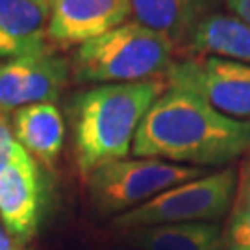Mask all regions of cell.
Returning a JSON list of instances; mask_svg holds the SVG:
<instances>
[{"instance_id": "cell-12", "label": "cell", "mask_w": 250, "mask_h": 250, "mask_svg": "<svg viewBox=\"0 0 250 250\" xmlns=\"http://www.w3.org/2000/svg\"><path fill=\"white\" fill-rule=\"evenodd\" d=\"M180 52L250 65V24L230 11H215L198 22Z\"/></svg>"}, {"instance_id": "cell-13", "label": "cell", "mask_w": 250, "mask_h": 250, "mask_svg": "<svg viewBox=\"0 0 250 250\" xmlns=\"http://www.w3.org/2000/svg\"><path fill=\"white\" fill-rule=\"evenodd\" d=\"M11 126L19 145L39 165L54 169L65 139V123L58 106L43 102L19 107L11 113Z\"/></svg>"}, {"instance_id": "cell-18", "label": "cell", "mask_w": 250, "mask_h": 250, "mask_svg": "<svg viewBox=\"0 0 250 250\" xmlns=\"http://www.w3.org/2000/svg\"><path fill=\"white\" fill-rule=\"evenodd\" d=\"M24 249V245L21 241H17L11 232L6 228V224L0 221V250H21Z\"/></svg>"}, {"instance_id": "cell-1", "label": "cell", "mask_w": 250, "mask_h": 250, "mask_svg": "<svg viewBox=\"0 0 250 250\" xmlns=\"http://www.w3.org/2000/svg\"><path fill=\"white\" fill-rule=\"evenodd\" d=\"M250 150V123L235 121L208 100L169 87L137 128L132 154L188 167H223Z\"/></svg>"}, {"instance_id": "cell-8", "label": "cell", "mask_w": 250, "mask_h": 250, "mask_svg": "<svg viewBox=\"0 0 250 250\" xmlns=\"http://www.w3.org/2000/svg\"><path fill=\"white\" fill-rule=\"evenodd\" d=\"M48 41L56 50L78 48L132 21V0H46Z\"/></svg>"}, {"instance_id": "cell-16", "label": "cell", "mask_w": 250, "mask_h": 250, "mask_svg": "<svg viewBox=\"0 0 250 250\" xmlns=\"http://www.w3.org/2000/svg\"><path fill=\"white\" fill-rule=\"evenodd\" d=\"M19 146L21 145L15 139L13 126H11V113L0 109V172L6 169L9 161L13 160Z\"/></svg>"}, {"instance_id": "cell-4", "label": "cell", "mask_w": 250, "mask_h": 250, "mask_svg": "<svg viewBox=\"0 0 250 250\" xmlns=\"http://www.w3.org/2000/svg\"><path fill=\"white\" fill-rule=\"evenodd\" d=\"M208 169L176 165L152 158L117 160L95 169L87 176L93 206L102 215H123L191 180L208 174Z\"/></svg>"}, {"instance_id": "cell-11", "label": "cell", "mask_w": 250, "mask_h": 250, "mask_svg": "<svg viewBox=\"0 0 250 250\" xmlns=\"http://www.w3.org/2000/svg\"><path fill=\"white\" fill-rule=\"evenodd\" d=\"M223 4L224 0H132V19L167 37L178 54L198 22L221 11Z\"/></svg>"}, {"instance_id": "cell-10", "label": "cell", "mask_w": 250, "mask_h": 250, "mask_svg": "<svg viewBox=\"0 0 250 250\" xmlns=\"http://www.w3.org/2000/svg\"><path fill=\"white\" fill-rule=\"evenodd\" d=\"M50 46L46 0H0V63Z\"/></svg>"}, {"instance_id": "cell-2", "label": "cell", "mask_w": 250, "mask_h": 250, "mask_svg": "<svg viewBox=\"0 0 250 250\" xmlns=\"http://www.w3.org/2000/svg\"><path fill=\"white\" fill-rule=\"evenodd\" d=\"M167 89L165 78L102 83L76 93L69 104L72 154L82 176L132 152L137 128Z\"/></svg>"}, {"instance_id": "cell-9", "label": "cell", "mask_w": 250, "mask_h": 250, "mask_svg": "<svg viewBox=\"0 0 250 250\" xmlns=\"http://www.w3.org/2000/svg\"><path fill=\"white\" fill-rule=\"evenodd\" d=\"M45 202V180L22 146L0 172V221L22 245L36 235Z\"/></svg>"}, {"instance_id": "cell-14", "label": "cell", "mask_w": 250, "mask_h": 250, "mask_svg": "<svg viewBox=\"0 0 250 250\" xmlns=\"http://www.w3.org/2000/svg\"><path fill=\"white\" fill-rule=\"evenodd\" d=\"M128 239L139 250H224V233L217 223L135 228L130 230Z\"/></svg>"}, {"instance_id": "cell-15", "label": "cell", "mask_w": 250, "mask_h": 250, "mask_svg": "<svg viewBox=\"0 0 250 250\" xmlns=\"http://www.w3.org/2000/svg\"><path fill=\"white\" fill-rule=\"evenodd\" d=\"M224 250H250V150L237 170V186L224 230Z\"/></svg>"}, {"instance_id": "cell-17", "label": "cell", "mask_w": 250, "mask_h": 250, "mask_svg": "<svg viewBox=\"0 0 250 250\" xmlns=\"http://www.w3.org/2000/svg\"><path fill=\"white\" fill-rule=\"evenodd\" d=\"M226 9L250 24V0H224Z\"/></svg>"}, {"instance_id": "cell-5", "label": "cell", "mask_w": 250, "mask_h": 250, "mask_svg": "<svg viewBox=\"0 0 250 250\" xmlns=\"http://www.w3.org/2000/svg\"><path fill=\"white\" fill-rule=\"evenodd\" d=\"M237 186V169L208 172L197 180L180 184L113 219L119 230H135L160 224L217 223L232 208Z\"/></svg>"}, {"instance_id": "cell-3", "label": "cell", "mask_w": 250, "mask_h": 250, "mask_svg": "<svg viewBox=\"0 0 250 250\" xmlns=\"http://www.w3.org/2000/svg\"><path fill=\"white\" fill-rule=\"evenodd\" d=\"M174 56L176 46L167 37L132 19L74 48L72 82L102 85L163 78Z\"/></svg>"}, {"instance_id": "cell-19", "label": "cell", "mask_w": 250, "mask_h": 250, "mask_svg": "<svg viewBox=\"0 0 250 250\" xmlns=\"http://www.w3.org/2000/svg\"><path fill=\"white\" fill-rule=\"evenodd\" d=\"M21 250H28V249H26V247H24V249H21Z\"/></svg>"}, {"instance_id": "cell-7", "label": "cell", "mask_w": 250, "mask_h": 250, "mask_svg": "<svg viewBox=\"0 0 250 250\" xmlns=\"http://www.w3.org/2000/svg\"><path fill=\"white\" fill-rule=\"evenodd\" d=\"M72 82L71 58L54 46L0 63V109L13 113L32 104H54Z\"/></svg>"}, {"instance_id": "cell-6", "label": "cell", "mask_w": 250, "mask_h": 250, "mask_svg": "<svg viewBox=\"0 0 250 250\" xmlns=\"http://www.w3.org/2000/svg\"><path fill=\"white\" fill-rule=\"evenodd\" d=\"M163 78L169 87L195 93L224 115L250 123V65L189 56L174 60Z\"/></svg>"}]
</instances>
